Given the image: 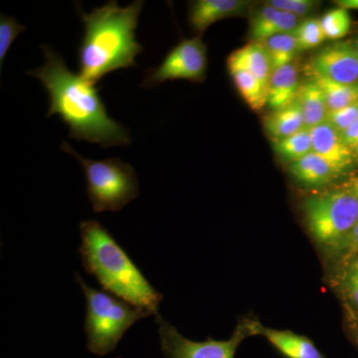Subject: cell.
<instances>
[{
	"mask_svg": "<svg viewBox=\"0 0 358 358\" xmlns=\"http://www.w3.org/2000/svg\"><path fill=\"white\" fill-rule=\"evenodd\" d=\"M334 254L343 259V261L358 256V221L350 231L348 236L345 238L343 243L339 245L338 249L334 252Z\"/></svg>",
	"mask_w": 358,
	"mask_h": 358,
	"instance_id": "cell-29",
	"label": "cell"
},
{
	"mask_svg": "<svg viewBox=\"0 0 358 358\" xmlns=\"http://www.w3.org/2000/svg\"><path fill=\"white\" fill-rule=\"evenodd\" d=\"M275 154L285 162H296L313 152L312 136L310 129H301L298 133L273 141Z\"/></svg>",
	"mask_w": 358,
	"mask_h": 358,
	"instance_id": "cell-22",
	"label": "cell"
},
{
	"mask_svg": "<svg viewBox=\"0 0 358 358\" xmlns=\"http://www.w3.org/2000/svg\"><path fill=\"white\" fill-rule=\"evenodd\" d=\"M61 150L79 160L87 179V194L96 213L122 210L140 194V185L134 167L117 157L88 159L77 154L64 141Z\"/></svg>",
	"mask_w": 358,
	"mask_h": 358,
	"instance_id": "cell-5",
	"label": "cell"
},
{
	"mask_svg": "<svg viewBox=\"0 0 358 358\" xmlns=\"http://www.w3.org/2000/svg\"><path fill=\"white\" fill-rule=\"evenodd\" d=\"M326 39L338 40L345 37L352 27V18L348 9L343 7L331 9L320 18Z\"/></svg>",
	"mask_w": 358,
	"mask_h": 358,
	"instance_id": "cell-24",
	"label": "cell"
},
{
	"mask_svg": "<svg viewBox=\"0 0 358 358\" xmlns=\"http://www.w3.org/2000/svg\"><path fill=\"white\" fill-rule=\"evenodd\" d=\"M45 62L42 67L27 71L48 93L50 106L47 117L58 115L69 127V138L98 143L102 148L129 145L126 127L108 114L100 88L68 69L64 59L51 47L42 44Z\"/></svg>",
	"mask_w": 358,
	"mask_h": 358,
	"instance_id": "cell-1",
	"label": "cell"
},
{
	"mask_svg": "<svg viewBox=\"0 0 358 358\" xmlns=\"http://www.w3.org/2000/svg\"><path fill=\"white\" fill-rule=\"evenodd\" d=\"M353 45H355V49H357V52L358 54V39L357 40V41H355V43Z\"/></svg>",
	"mask_w": 358,
	"mask_h": 358,
	"instance_id": "cell-35",
	"label": "cell"
},
{
	"mask_svg": "<svg viewBox=\"0 0 358 358\" xmlns=\"http://www.w3.org/2000/svg\"><path fill=\"white\" fill-rule=\"evenodd\" d=\"M25 30L26 26L20 24L13 16L0 14V67L2 68L7 52L14 40Z\"/></svg>",
	"mask_w": 358,
	"mask_h": 358,
	"instance_id": "cell-26",
	"label": "cell"
},
{
	"mask_svg": "<svg viewBox=\"0 0 358 358\" xmlns=\"http://www.w3.org/2000/svg\"><path fill=\"white\" fill-rule=\"evenodd\" d=\"M353 155H355V160H358V143L352 148Z\"/></svg>",
	"mask_w": 358,
	"mask_h": 358,
	"instance_id": "cell-34",
	"label": "cell"
},
{
	"mask_svg": "<svg viewBox=\"0 0 358 358\" xmlns=\"http://www.w3.org/2000/svg\"><path fill=\"white\" fill-rule=\"evenodd\" d=\"M300 22L298 16L266 3L252 14L249 37L252 42L264 41L275 35L293 32Z\"/></svg>",
	"mask_w": 358,
	"mask_h": 358,
	"instance_id": "cell-12",
	"label": "cell"
},
{
	"mask_svg": "<svg viewBox=\"0 0 358 358\" xmlns=\"http://www.w3.org/2000/svg\"><path fill=\"white\" fill-rule=\"evenodd\" d=\"M305 128L303 113L296 101L284 109L272 110L264 117V129L273 141L282 140Z\"/></svg>",
	"mask_w": 358,
	"mask_h": 358,
	"instance_id": "cell-18",
	"label": "cell"
},
{
	"mask_svg": "<svg viewBox=\"0 0 358 358\" xmlns=\"http://www.w3.org/2000/svg\"><path fill=\"white\" fill-rule=\"evenodd\" d=\"M346 331L350 341L358 348V313L345 306Z\"/></svg>",
	"mask_w": 358,
	"mask_h": 358,
	"instance_id": "cell-30",
	"label": "cell"
},
{
	"mask_svg": "<svg viewBox=\"0 0 358 358\" xmlns=\"http://www.w3.org/2000/svg\"><path fill=\"white\" fill-rule=\"evenodd\" d=\"M343 189L348 190V192L352 193L358 199V176H353V178L348 179L345 181L341 187Z\"/></svg>",
	"mask_w": 358,
	"mask_h": 358,
	"instance_id": "cell-32",
	"label": "cell"
},
{
	"mask_svg": "<svg viewBox=\"0 0 358 358\" xmlns=\"http://www.w3.org/2000/svg\"><path fill=\"white\" fill-rule=\"evenodd\" d=\"M159 326V343L166 358H235L238 348L249 336H258L260 324L245 320L238 324L232 336L227 341L208 338L204 341H193L179 334L159 313L155 315Z\"/></svg>",
	"mask_w": 358,
	"mask_h": 358,
	"instance_id": "cell-7",
	"label": "cell"
},
{
	"mask_svg": "<svg viewBox=\"0 0 358 358\" xmlns=\"http://www.w3.org/2000/svg\"><path fill=\"white\" fill-rule=\"evenodd\" d=\"M272 63L273 71L292 64L300 51L294 32L282 33L261 41Z\"/></svg>",
	"mask_w": 358,
	"mask_h": 358,
	"instance_id": "cell-21",
	"label": "cell"
},
{
	"mask_svg": "<svg viewBox=\"0 0 358 358\" xmlns=\"http://www.w3.org/2000/svg\"><path fill=\"white\" fill-rule=\"evenodd\" d=\"M308 75L310 79L313 80L322 89L326 98L327 110L343 109L358 102V86L336 83L312 73H308Z\"/></svg>",
	"mask_w": 358,
	"mask_h": 358,
	"instance_id": "cell-20",
	"label": "cell"
},
{
	"mask_svg": "<svg viewBox=\"0 0 358 358\" xmlns=\"http://www.w3.org/2000/svg\"><path fill=\"white\" fill-rule=\"evenodd\" d=\"M341 136L343 143L352 150V148L358 143V120L353 122L350 128L341 134Z\"/></svg>",
	"mask_w": 358,
	"mask_h": 358,
	"instance_id": "cell-31",
	"label": "cell"
},
{
	"mask_svg": "<svg viewBox=\"0 0 358 358\" xmlns=\"http://www.w3.org/2000/svg\"><path fill=\"white\" fill-rule=\"evenodd\" d=\"M249 3L245 0H195L189 2L188 22L193 31L201 34L219 20L243 15Z\"/></svg>",
	"mask_w": 358,
	"mask_h": 358,
	"instance_id": "cell-11",
	"label": "cell"
},
{
	"mask_svg": "<svg viewBox=\"0 0 358 358\" xmlns=\"http://www.w3.org/2000/svg\"><path fill=\"white\" fill-rule=\"evenodd\" d=\"M338 7H343V8L348 9H358V0H338L336 1Z\"/></svg>",
	"mask_w": 358,
	"mask_h": 358,
	"instance_id": "cell-33",
	"label": "cell"
},
{
	"mask_svg": "<svg viewBox=\"0 0 358 358\" xmlns=\"http://www.w3.org/2000/svg\"><path fill=\"white\" fill-rule=\"evenodd\" d=\"M80 231L79 253L86 272L109 293L157 315L164 294L148 282L110 231L96 220L82 221Z\"/></svg>",
	"mask_w": 358,
	"mask_h": 358,
	"instance_id": "cell-3",
	"label": "cell"
},
{
	"mask_svg": "<svg viewBox=\"0 0 358 358\" xmlns=\"http://www.w3.org/2000/svg\"><path fill=\"white\" fill-rule=\"evenodd\" d=\"M293 32L300 51L315 48L326 40L319 18L301 20Z\"/></svg>",
	"mask_w": 358,
	"mask_h": 358,
	"instance_id": "cell-25",
	"label": "cell"
},
{
	"mask_svg": "<svg viewBox=\"0 0 358 358\" xmlns=\"http://www.w3.org/2000/svg\"><path fill=\"white\" fill-rule=\"evenodd\" d=\"M299 87L298 70L293 63L273 71L268 84L267 105L272 110L288 107L296 101Z\"/></svg>",
	"mask_w": 358,
	"mask_h": 358,
	"instance_id": "cell-15",
	"label": "cell"
},
{
	"mask_svg": "<svg viewBox=\"0 0 358 358\" xmlns=\"http://www.w3.org/2000/svg\"><path fill=\"white\" fill-rule=\"evenodd\" d=\"M259 334L286 358H326L310 338L293 331L268 329L260 324Z\"/></svg>",
	"mask_w": 358,
	"mask_h": 358,
	"instance_id": "cell-14",
	"label": "cell"
},
{
	"mask_svg": "<svg viewBox=\"0 0 358 358\" xmlns=\"http://www.w3.org/2000/svg\"><path fill=\"white\" fill-rule=\"evenodd\" d=\"M303 213L313 239L334 253L358 221V199L338 188L306 200Z\"/></svg>",
	"mask_w": 358,
	"mask_h": 358,
	"instance_id": "cell-6",
	"label": "cell"
},
{
	"mask_svg": "<svg viewBox=\"0 0 358 358\" xmlns=\"http://www.w3.org/2000/svg\"><path fill=\"white\" fill-rule=\"evenodd\" d=\"M207 65V47L202 39L199 36L182 39L169 51L162 64L147 70L140 86L152 89L174 80L203 82Z\"/></svg>",
	"mask_w": 358,
	"mask_h": 358,
	"instance_id": "cell-8",
	"label": "cell"
},
{
	"mask_svg": "<svg viewBox=\"0 0 358 358\" xmlns=\"http://www.w3.org/2000/svg\"><path fill=\"white\" fill-rule=\"evenodd\" d=\"M227 68L240 95L251 109L260 110L267 105V89L246 67L229 55Z\"/></svg>",
	"mask_w": 358,
	"mask_h": 358,
	"instance_id": "cell-16",
	"label": "cell"
},
{
	"mask_svg": "<svg viewBox=\"0 0 358 358\" xmlns=\"http://www.w3.org/2000/svg\"><path fill=\"white\" fill-rule=\"evenodd\" d=\"M145 1L136 0L120 7L112 0L90 13L77 11L84 24V35L78 48L80 76L96 85L110 73L138 67L136 57L143 51L136 30Z\"/></svg>",
	"mask_w": 358,
	"mask_h": 358,
	"instance_id": "cell-2",
	"label": "cell"
},
{
	"mask_svg": "<svg viewBox=\"0 0 358 358\" xmlns=\"http://www.w3.org/2000/svg\"><path fill=\"white\" fill-rule=\"evenodd\" d=\"M75 280L86 299L84 329L87 350L94 355L103 357L114 352L129 327L152 315L150 310L136 307L109 292L92 288L78 272Z\"/></svg>",
	"mask_w": 358,
	"mask_h": 358,
	"instance_id": "cell-4",
	"label": "cell"
},
{
	"mask_svg": "<svg viewBox=\"0 0 358 358\" xmlns=\"http://www.w3.org/2000/svg\"><path fill=\"white\" fill-rule=\"evenodd\" d=\"M308 73L339 84L358 86V54L350 42H336L310 59Z\"/></svg>",
	"mask_w": 358,
	"mask_h": 358,
	"instance_id": "cell-9",
	"label": "cell"
},
{
	"mask_svg": "<svg viewBox=\"0 0 358 358\" xmlns=\"http://www.w3.org/2000/svg\"><path fill=\"white\" fill-rule=\"evenodd\" d=\"M296 101L303 113L306 128L312 129L326 122L329 112L326 98L313 80L308 79L300 83Z\"/></svg>",
	"mask_w": 358,
	"mask_h": 358,
	"instance_id": "cell-17",
	"label": "cell"
},
{
	"mask_svg": "<svg viewBox=\"0 0 358 358\" xmlns=\"http://www.w3.org/2000/svg\"><path fill=\"white\" fill-rule=\"evenodd\" d=\"M339 292L345 300V306L358 313V256L343 261L338 275Z\"/></svg>",
	"mask_w": 358,
	"mask_h": 358,
	"instance_id": "cell-23",
	"label": "cell"
},
{
	"mask_svg": "<svg viewBox=\"0 0 358 358\" xmlns=\"http://www.w3.org/2000/svg\"><path fill=\"white\" fill-rule=\"evenodd\" d=\"M288 171L296 182L312 188L329 185L341 176L329 162L313 152L289 164Z\"/></svg>",
	"mask_w": 358,
	"mask_h": 358,
	"instance_id": "cell-13",
	"label": "cell"
},
{
	"mask_svg": "<svg viewBox=\"0 0 358 358\" xmlns=\"http://www.w3.org/2000/svg\"><path fill=\"white\" fill-rule=\"evenodd\" d=\"M266 3L279 10L294 14L299 18L308 15L315 7L320 6V2L315 0H271Z\"/></svg>",
	"mask_w": 358,
	"mask_h": 358,
	"instance_id": "cell-28",
	"label": "cell"
},
{
	"mask_svg": "<svg viewBox=\"0 0 358 358\" xmlns=\"http://www.w3.org/2000/svg\"><path fill=\"white\" fill-rule=\"evenodd\" d=\"M313 152L329 162L343 176L355 162L352 148L343 143L341 134L324 122L310 129Z\"/></svg>",
	"mask_w": 358,
	"mask_h": 358,
	"instance_id": "cell-10",
	"label": "cell"
},
{
	"mask_svg": "<svg viewBox=\"0 0 358 358\" xmlns=\"http://www.w3.org/2000/svg\"><path fill=\"white\" fill-rule=\"evenodd\" d=\"M231 57L246 67L267 89L273 73L272 63L265 47L260 42H251L230 54Z\"/></svg>",
	"mask_w": 358,
	"mask_h": 358,
	"instance_id": "cell-19",
	"label": "cell"
},
{
	"mask_svg": "<svg viewBox=\"0 0 358 358\" xmlns=\"http://www.w3.org/2000/svg\"><path fill=\"white\" fill-rule=\"evenodd\" d=\"M358 120V102L336 110H329L326 122L339 134H343Z\"/></svg>",
	"mask_w": 358,
	"mask_h": 358,
	"instance_id": "cell-27",
	"label": "cell"
}]
</instances>
